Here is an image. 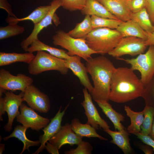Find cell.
I'll return each mask as SVG.
<instances>
[{
  "label": "cell",
  "mask_w": 154,
  "mask_h": 154,
  "mask_svg": "<svg viewBox=\"0 0 154 154\" xmlns=\"http://www.w3.org/2000/svg\"><path fill=\"white\" fill-rule=\"evenodd\" d=\"M134 71L131 68H116L111 80L109 100L124 103L142 97L144 88Z\"/></svg>",
  "instance_id": "cell-1"
},
{
  "label": "cell",
  "mask_w": 154,
  "mask_h": 154,
  "mask_svg": "<svg viewBox=\"0 0 154 154\" xmlns=\"http://www.w3.org/2000/svg\"><path fill=\"white\" fill-rule=\"evenodd\" d=\"M88 73L93 82V90L90 93L96 100L108 102L111 80L116 68L108 58L103 56L92 57L86 61Z\"/></svg>",
  "instance_id": "cell-2"
},
{
  "label": "cell",
  "mask_w": 154,
  "mask_h": 154,
  "mask_svg": "<svg viewBox=\"0 0 154 154\" xmlns=\"http://www.w3.org/2000/svg\"><path fill=\"white\" fill-rule=\"evenodd\" d=\"M123 38L116 29L101 28L93 29L85 39L92 50L104 55L114 48Z\"/></svg>",
  "instance_id": "cell-3"
},
{
  "label": "cell",
  "mask_w": 154,
  "mask_h": 154,
  "mask_svg": "<svg viewBox=\"0 0 154 154\" xmlns=\"http://www.w3.org/2000/svg\"><path fill=\"white\" fill-rule=\"evenodd\" d=\"M52 43L68 50L70 56H78L86 61L91 58V55L97 53L88 45L85 38H75L70 36L63 30L57 31L52 37Z\"/></svg>",
  "instance_id": "cell-4"
},
{
  "label": "cell",
  "mask_w": 154,
  "mask_h": 154,
  "mask_svg": "<svg viewBox=\"0 0 154 154\" xmlns=\"http://www.w3.org/2000/svg\"><path fill=\"white\" fill-rule=\"evenodd\" d=\"M28 69L30 74L35 75L50 70L57 71L65 75L69 69L66 66L65 59L43 51H37L34 58L29 64Z\"/></svg>",
  "instance_id": "cell-5"
},
{
  "label": "cell",
  "mask_w": 154,
  "mask_h": 154,
  "mask_svg": "<svg viewBox=\"0 0 154 154\" xmlns=\"http://www.w3.org/2000/svg\"><path fill=\"white\" fill-rule=\"evenodd\" d=\"M124 61L131 66L133 71L137 70L141 74L140 80L145 88L154 75V45L149 46L144 54L131 59L116 58Z\"/></svg>",
  "instance_id": "cell-6"
},
{
  "label": "cell",
  "mask_w": 154,
  "mask_h": 154,
  "mask_svg": "<svg viewBox=\"0 0 154 154\" xmlns=\"http://www.w3.org/2000/svg\"><path fill=\"white\" fill-rule=\"evenodd\" d=\"M4 98L0 97V119L3 120L2 115L7 112L8 116V121L4 126L5 131H10L14 119L20 113L19 109L23 102L24 92H22L18 95L14 94L12 91H7L5 93Z\"/></svg>",
  "instance_id": "cell-7"
},
{
  "label": "cell",
  "mask_w": 154,
  "mask_h": 154,
  "mask_svg": "<svg viewBox=\"0 0 154 154\" xmlns=\"http://www.w3.org/2000/svg\"><path fill=\"white\" fill-rule=\"evenodd\" d=\"M145 40L137 37H123L108 54L116 58L125 55L134 56L143 53L147 48Z\"/></svg>",
  "instance_id": "cell-8"
},
{
  "label": "cell",
  "mask_w": 154,
  "mask_h": 154,
  "mask_svg": "<svg viewBox=\"0 0 154 154\" xmlns=\"http://www.w3.org/2000/svg\"><path fill=\"white\" fill-rule=\"evenodd\" d=\"M51 8L45 17L39 23L34 24L33 29L30 35L23 39L20 45L23 50L27 52L28 47L35 40L38 38V36L40 32L44 28L52 24L53 21L56 25L59 24L58 17L55 13L57 10L61 7L60 0H53L50 3Z\"/></svg>",
  "instance_id": "cell-9"
},
{
  "label": "cell",
  "mask_w": 154,
  "mask_h": 154,
  "mask_svg": "<svg viewBox=\"0 0 154 154\" xmlns=\"http://www.w3.org/2000/svg\"><path fill=\"white\" fill-rule=\"evenodd\" d=\"M33 82L32 78L25 74L19 73L15 76L4 69L0 70V88L6 91L20 90L24 92Z\"/></svg>",
  "instance_id": "cell-10"
},
{
  "label": "cell",
  "mask_w": 154,
  "mask_h": 154,
  "mask_svg": "<svg viewBox=\"0 0 154 154\" xmlns=\"http://www.w3.org/2000/svg\"><path fill=\"white\" fill-rule=\"evenodd\" d=\"M19 108L20 112L16 117L17 121L27 128L39 131L50 122L48 118L39 115L33 109L23 103Z\"/></svg>",
  "instance_id": "cell-11"
},
{
  "label": "cell",
  "mask_w": 154,
  "mask_h": 154,
  "mask_svg": "<svg viewBox=\"0 0 154 154\" xmlns=\"http://www.w3.org/2000/svg\"><path fill=\"white\" fill-rule=\"evenodd\" d=\"M23 99L30 107L39 112L47 113L50 108L48 96L32 84L24 92Z\"/></svg>",
  "instance_id": "cell-12"
},
{
  "label": "cell",
  "mask_w": 154,
  "mask_h": 154,
  "mask_svg": "<svg viewBox=\"0 0 154 154\" xmlns=\"http://www.w3.org/2000/svg\"><path fill=\"white\" fill-rule=\"evenodd\" d=\"M83 92L84 100L81 104L84 109V113L87 118V123L96 129H98L99 127L103 130L110 129V126L100 116L93 102L92 96L88 92V90L85 88L83 89Z\"/></svg>",
  "instance_id": "cell-13"
},
{
  "label": "cell",
  "mask_w": 154,
  "mask_h": 154,
  "mask_svg": "<svg viewBox=\"0 0 154 154\" xmlns=\"http://www.w3.org/2000/svg\"><path fill=\"white\" fill-rule=\"evenodd\" d=\"M82 138L74 132L71 124L67 123L48 141L59 149L65 145H77L82 140Z\"/></svg>",
  "instance_id": "cell-14"
},
{
  "label": "cell",
  "mask_w": 154,
  "mask_h": 154,
  "mask_svg": "<svg viewBox=\"0 0 154 154\" xmlns=\"http://www.w3.org/2000/svg\"><path fill=\"white\" fill-rule=\"evenodd\" d=\"M68 106V105L66 106L62 112L61 111L62 106H61L54 117L51 119L49 123L42 129L44 134L40 137L39 140L40 145L33 154H38L42 152L45 149L46 142L59 131L62 126L61 124L62 118Z\"/></svg>",
  "instance_id": "cell-15"
},
{
  "label": "cell",
  "mask_w": 154,
  "mask_h": 154,
  "mask_svg": "<svg viewBox=\"0 0 154 154\" xmlns=\"http://www.w3.org/2000/svg\"><path fill=\"white\" fill-rule=\"evenodd\" d=\"M81 58L76 55L70 56L68 58L65 59L66 66L78 77L81 84L86 88L90 93L93 86L88 78L86 66L81 62Z\"/></svg>",
  "instance_id": "cell-16"
},
{
  "label": "cell",
  "mask_w": 154,
  "mask_h": 154,
  "mask_svg": "<svg viewBox=\"0 0 154 154\" xmlns=\"http://www.w3.org/2000/svg\"><path fill=\"white\" fill-rule=\"evenodd\" d=\"M119 20L125 21L131 19L132 13L127 0H97Z\"/></svg>",
  "instance_id": "cell-17"
},
{
  "label": "cell",
  "mask_w": 154,
  "mask_h": 154,
  "mask_svg": "<svg viewBox=\"0 0 154 154\" xmlns=\"http://www.w3.org/2000/svg\"><path fill=\"white\" fill-rule=\"evenodd\" d=\"M116 29L121 34L123 37H135L145 41L147 39L146 32L131 19L122 21Z\"/></svg>",
  "instance_id": "cell-18"
},
{
  "label": "cell",
  "mask_w": 154,
  "mask_h": 154,
  "mask_svg": "<svg viewBox=\"0 0 154 154\" xmlns=\"http://www.w3.org/2000/svg\"><path fill=\"white\" fill-rule=\"evenodd\" d=\"M103 130L112 137V140L110 142L117 145L124 154H128L132 152V149L129 137V134L126 129L118 131H113L110 129Z\"/></svg>",
  "instance_id": "cell-19"
},
{
  "label": "cell",
  "mask_w": 154,
  "mask_h": 154,
  "mask_svg": "<svg viewBox=\"0 0 154 154\" xmlns=\"http://www.w3.org/2000/svg\"><path fill=\"white\" fill-rule=\"evenodd\" d=\"M95 101L103 112L112 122L116 130L120 131L126 129L121 123V121L125 120L124 116L113 109L108 101L104 100H96Z\"/></svg>",
  "instance_id": "cell-20"
},
{
  "label": "cell",
  "mask_w": 154,
  "mask_h": 154,
  "mask_svg": "<svg viewBox=\"0 0 154 154\" xmlns=\"http://www.w3.org/2000/svg\"><path fill=\"white\" fill-rule=\"evenodd\" d=\"M81 11L83 15H96L103 18L118 19L97 0H86L85 5Z\"/></svg>",
  "instance_id": "cell-21"
},
{
  "label": "cell",
  "mask_w": 154,
  "mask_h": 154,
  "mask_svg": "<svg viewBox=\"0 0 154 154\" xmlns=\"http://www.w3.org/2000/svg\"><path fill=\"white\" fill-rule=\"evenodd\" d=\"M51 8V5H43L38 7L27 16L22 18H16L8 16L5 19L8 24H17L21 21L30 20L34 24H37L43 19L48 13Z\"/></svg>",
  "instance_id": "cell-22"
},
{
  "label": "cell",
  "mask_w": 154,
  "mask_h": 154,
  "mask_svg": "<svg viewBox=\"0 0 154 154\" xmlns=\"http://www.w3.org/2000/svg\"><path fill=\"white\" fill-rule=\"evenodd\" d=\"M72 128L74 132L81 137H96L102 140L107 141L106 138L98 134L96 129L86 123L83 124L77 118L73 119L71 123Z\"/></svg>",
  "instance_id": "cell-23"
},
{
  "label": "cell",
  "mask_w": 154,
  "mask_h": 154,
  "mask_svg": "<svg viewBox=\"0 0 154 154\" xmlns=\"http://www.w3.org/2000/svg\"><path fill=\"white\" fill-rule=\"evenodd\" d=\"M38 51L47 52L54 56L64 59H67L70 56L68 54L66 51L47 45L38 38L33 41L28 48L27 52L33 53Z\"/></svg>",
  "instance_id": "cell-24"
},
{
  "label": "cell",
  "mask_w": 154,
  "mask_h": 154,
  "mask_svg": "<svg viewBox=\"0 0 154 154\" xmlns=\"http://www.w3.org/2000/svg\"><path fill=\"white\" fill-rule=\"evenodd\" d=\"M35 56L33 53L29 52L23 53L0 52V66L8 65L17 62H24L29 64Z\"/></svg>",
  "instance_id": "cell-25"
},
{
  "label": "cell",
  "mask_w": 154,
  "mask_h": 154,
  "mask_svg": "<svg viewBox=\"0 0 154 154\" xmlns=\"http://www.w3.org/2000/svg\"><path fill=\"white\" fill-rule=\"evenodd\" d=\"M28 128L23 125H18L15 127L12 133L9 136L3 138L7 141L11 137H15L22 142L23 144V150L20 154H22L26 149L29 151V147L31 146H38L40 145L39 140L33 141L28 139L26 134Z\"/></svg>",
  "instance_id": "cell-26"
},
{
  "label": "cell",
  "mask_w": 154,
  "mask_h": 154,
  "mask_svg": "<svg viewBox=\"0 0 154 154\" xmlns=\"http://www.w3.org/2000/svg\"><path fill=\"white\" fill-rule=\"evenodd\" d=\"M124 108L127 115L131 120V124L127 127V131L131 134L140 132L144 118L143 110L141 112H135L129 106L126 105H125Z\"/></svg>",
  "instance_id": "cell-27"
},
{
  "label": "cell",
  "mask_w": 154,
  "mask_h": 154,
  "mask_svg": "<svg viewBox=\"0 0 154 154\" xmlns=\"http://www.w3.org/2000/svg\"><path fill=\"white\" fill-rule=\"evenodd\" d=\"M93 29L91 24L90 16L85 15L83 20L76 24L75 27L69 31L68 33L75 38H85Z\"/></svg>",
  "instance_id": "cell-28"
},
{
  "label": "cell",
  "mask_w": 154,
  "mask_h": 154,
  "mask_svg": "<svg viewBox=\"0 0 154 154\" xmlns=\"http://www.w3.org/2000/svg\"><path fill=\"white\" fill-rule=\"evenodd\" d=\"M131 19L137 23L146 32L154 31V26L151 22L146 8H144L137 13H132Z\"/></svg>",
  "instance_id": "cell-29"
},
{
  "label": "cell",
  "mask_w": 154,
  "mask_h": 154,
  "mask_svg": "<svg viewBox=\"0 0 154 154\" xmlns=\"http://www.w3.org/2000/svg\"><path fill=\"white\" fill-rule=\"evenodd\" d=\"M90 19L93 29L108 28L116 29L122 21L118 20L92 15Z\"/></svg>",
  "instance_id": "cell-30"
},
{
  "label": "cell",
  "mask_w": 154,
  "mask_h": 154,
  "mask_svg": "<svg viewBox=\"0 0 154 154\" xmlns=\"http://www.w3.org/2000/svg\"><path fill=\"white\" fill-rule=\"evenodd\" d=\"M143 110L144 118L140 132L144 135H149L154 119V108L145 105Z\"/></svg>",
  "instance_id": "cell-31"
},
{
  "label": "cell",
  "mask_w": 154,
  "mask_h": 154,
  "mask_svg": "<svg viewBox=\"0 0 154 154\" xmlns=\"http://www.w3.org/2000/svg\"><path fill=\"white\" fill-rule=\"evenodd\" d=\"M25 31L24 27L17 24H10L0 28L1 40L17 36L23 33Z\"/></svg>",
  "instance_id": "cell-32"
},
{
  "label": "cell",
  "mask_w": 154,
  "mask_h": 154,
  "mask_svg": "<svg viewBox=\"0 0 154 154\" xmlns=\"http://www.w3.org/2000/svg\"><path fill=\"white\" fill-rule=\"evenodd\" d=\"M142 97L144 99L145 105L154 108V75L144 88Z\"/></svg>",
  "instance_id": "cell-33"
},
{
  "label": "cell",
  "mask_w": 154,
  "mask_h": 154,
  "mask_svg": "<svg viewBox=\"0 0 154 154\" xmlns=\"http://www.w3.org/2000/svg\"><path fill=\"white\" fill-rule=\"evenodd\" d=\"M61 7L70 11H81L84 7L86 0H60Z\"/></svg>",
  "instance_id": "cell-34"
},
{
  "label": "cell",
  "mask_w": 154,
  "mask_h": 154,
  "mask_svg": "<svg viewBox=\"0 0 154 154\" xmlns=\"http://www.w3.org/2000/svg\"><path fill=\"white\" fill-rule=\"evenodd\" d=\"M75 149H72L64 152L65 154H91L93 147L89 142L82 140Z\"/></svg>",
  "instance_id": "cell-35"
},
{
  "label": "cell",
  "mask_w": 154,
  "mask_h": 154,
  "mask_svg": "<svg viewBox=\"0 0 154 154\" xmlns=\"http://www.w3.org/2000/svg\"><path fill=\"white\" fill-rule=\"evenodd\" d=\"M147 0H127V4L132 13L138 12L146 8Z\"/></svg>",
  "instance_id": "cell-36"
},
{
  "label": "cell",
  "mask_w": 154,
  "mask_h": 154,
  "mask_svg": "<svg viewBox=\"0 0 154 154\" xmlns=\"http://www.w3.org/2000/svg\"><path fill=\"white\" fill-rule=\"evenodd\" d=\"M133 134L135 135L144 143L152 147L154 151V140L149 135H144L140 132L135 133Z\"/></svg>",
  "instance_id": "cell-37"
},
{
  "label": "cell",
  "mask_w": 154,
  "mask_h": 154,
  "mask_svg": "<svg viewBox=\"0 0 154 154\" xmlns=\"http://www.w3.org/2000/svg\"><path fill=\"white\" fill-rule=\"evenodd\" d=\"M0 8L5 10L7 13L8 16L17 18L13 13L11 5L7 0H0Z\"/></svg>",
  "instance_id": "cell-38"
},
{
  "label": "cell",
  "mask_w": 154,
  "mask_h": 154,
  "mask_svg": "<svg viewBox=\"0 0 154 154\" xmlns=\"http://www.w3.org/2000/svg\"><path fill=\"white\" fill-rule=\"evenodd\" d=\"M146 9L154 26V0H147Z\"/></svg>",
  "instance_id": "cell-39"
},
{
  "label": "cell",
  "mask_w": 154,
  "mask_h": 154,
  "mask_svg": "<svg viewBox=\"0 0 154 154\" xmlns=\"http://www.w3.org/2000/svg\"><path fill=\"white\" fill-rule=\"evenodd\" d=\"M46 144L45 145V149L47 150L49 153L51 154H59V149L56 147L48 141L46 142Z\"/></svg>",
  "instance_id": "cell-40"
},
{
  "label": "cell",
  "mask_w": 154,
  "mask_h": 154,
  "mask_svg": "<svg viewBox=\"0 0 154 154\" xmlns=\"http://www.w3.org/2000/svg\"><path fill=\"white\" fill-rule=\"evenodd\" d=\"M147 39L145 41L146 45L147 46L154 45V31L147 32Z\"/></svg>",
  "instance_id": "cell-41"
},
{
  "label": "cell",
  "mask_w": 154,
  "mask_h": 154,
  "mask_svg": "<svg viewBox=\"0 0 154 154\" xmlns=\"http://www.w3.org/2000/svg\"><path fill=\"white\" fill-rule=\"evenodd\" d=\"M140 149L145 154H152L153 153V150L151 148V146L147 145H141L140 146Z\"/></svg>",
  "instance_id": "cell-42"
},
{
  "label": "cell",
  "mask_w": 154,
  "mask_h": 154,
  "mask_svg": "<svg viewBox=\"0 0 154 154\" xmlns=\"http://www.w3.org/2000/svg\"><path fill=\"white\" fill-rule=\"evenodd\" d=\"M149 136L154 140V117Z\"/></svg>",
  "instance_id": "cell-43"
},
{
  "label": "cell",
  "mask_w": 154,
  "mask_h": 154,
  "mask_svg": "<svg viewBox=\"0 0 154 154\" xmlns=\"http://www.w3.org/2000/svg\"><path fill=\"white\" fill-rule=\"evenodd\" d=\"M5 144H0V154H2L3 151L5 150Z\"/></svg>",
  "instance_id": "cell-44"
}]
</instances>
